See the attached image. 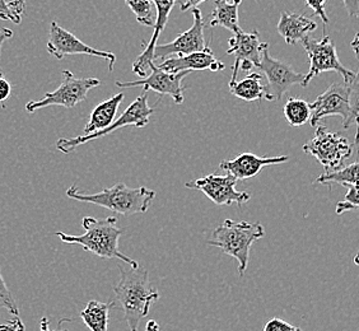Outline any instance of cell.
<instances>
[{"label": "cell", "instance_id": "7402d4cb", "mask_svg": "<svg viewBox=\"0 0 359 331\" xmlns=\"http://www.w3.org/2000/svg\"><path fill=\"white\" fill-rule=\"evenodd\" d=\"M229 92L246 102H255L266 97V86L259 73H249L240 82L229 83Z\"/></svg>", "mask_w": 359, "mask_h": 331}, {"label": "cell", "instance_id": "8fae6325", "mask_svg": "<svg viewBox=\"0 0 359 331\" xmlns=\"http://www.w3.org/2000/svg\"><path fill=\"white\" fill-rule=\"evenodd\" d=\"M193 13L194 23L191 27L185 32L180 34L173 41L162 45H156L154 48V60L163 62L170 56H184L199 53L210 48L209 43L205 41L204 36V27L205 23L203 20V14L199 8L191 9Z\"/></svg>", "mask_w": 359, "mask_h": 331}, {"label": "cell", "instance_id": "f1b7e54d", "mask_svg": "<svg viewBox=\"0 0 359 331\" xmlns=\"http://www.w3.org/2000/svg\"><path fill=\"white\" fill-rule=\"evenodd\" d=\"M0 20L20 25L22 17L14 11L13 8L11 7V4L8 3L7 0H0Z\"/></svg>", "mask_w": 359, "mask_h": 331}, {"label": "cell", "instance_id": "7a4b0ae2", "mask_svg": "<svg viewBox=\"0 0 359 331\" xmlns=\"http://www.w3.org/2000/svg\"><path fill=\"white\" fill-rule=\"evenodd\" d=\"M82 224L86 229L83 235H67L64 232H57L56 235L62 242L79 245L86 251L100 257L118 259L132 268H138V262L118 250V238L124 234V229L118 227V219L115 217H107L104 219L84 217Z\"/></svg>", "mask_w": 359, "mask_h": 331}, {"label": "cell", "instance_id": "d6986e66", "mask_svg": "<svg viewBox=\"0 0 359 331\" xmlns=\"http://www.w3.org/2000/svg\"><path fill=\"white\" fill-rule=\"evenodd\" d=\"M276 28L285 43L294 45L313 32L318 28V23L304 14L283 12Z\"/></svg>", "mask_w": 359, "mask_h": 331}, {"label": "cell", "instance_id": "f35d334b", "mask_svg": "<svg viewBox=\"0 0 359 331\" xmlns=\"http://www.w3.org/2000/svg\"><path fill=\"white\" fill-rule=\"evenodd\" d=\"M145 331H159V325L154 320H149L145 326Z\"/></svg>", "mask_w": 359, "mask_h": 331}, {"label": "cell", "instance_id": "ab89813d", "mask_svg": "<svg viewBox=\"0 0 359 331\" xmlns=\"http://www.w3.org/2000/svg\"><path fill=\"white\" fill-rule=\"evenodd\" d=\"M354 264H355V265H358L359 266V252L357 254V255L354 256Z\"/></svg>", "mask_w": 359, "mask_h": 331}, {"label": "cell", "instance_id": "e575fe53", "mask_svg": "<svg viewBox=\"0 0 359 331\" xmlns=\"http://www.w3.org/2000/svg\"><path fill=\"white\" fill-rule=\"evenodd\" d=\"M207 0H184L180 6V9L182 12H187V11H191L194 8H198L201 6V3H204Z\"/></svg>", "mask_w": 359, "mask_h": 331}, {"label": "cell", "instance_id": "44dd1931", "mask_svg": "<svg viewBox=\"0 0 359 331\" xmlns=\"http://www.w3.org/2000/svg\"><path fill=\"white\" fill-rule=\"evenodd\" d=\"M242 0H215V11L209 17V27L226 28L232 31L233 35L241 32L242 28L238 25V8Z\"/></svg>", "mask_w": 359, "mask_h": 331}, {"label": "cell", "instance_id": "cb8c5ba5", "mask_svg": "<svg viewBox=\"0 0 359 331\" xmlns=\"http://www.w3.org/2000/svg\"><path fill=\"white\" fill-rule=\"evenodd\" d=\"M284 116L290 126H302L311 120V104L298 97H290L283 107Z\"/></svg>", "mask_w": 359, "mask_h": 331}, {"label": "cell", "instance_id": "30bf717a", "mask_svg": "<svg viewBox=\"0 0 359 331\" xmlns=\"http://www.w3.org/2000/svg\"><path fill=\"white\" fill-rule=\"evenodd\" d=\"M268 79L266 97L265 100L271 102H278L283 98L285 92L293 86H302L304 76L290 67V64L278 60L269 54V46L264 48L262 62L259 67Z\"/></svg>", "mask_w": 359, "mask_h": 331}, {"label": "cell", "instance_id": "d6a6232c", "mask_svg": "<svg viewBox=\"0 0 359 331\" xmlns=\"http://www.w3.org/2000/svg\"><path fill=\"white\" fill-rule=\"evenodd\" d=\"M0 331H25V325L20 318H13L7 324L0 325Z\"/></svg>", "mask_w": 359, "mask_h": 331}, {"label": "cell", "instance_id": "8d00e7d4", "mask_svg": "<svg viewBox=\"0 0 359 331\" xmlns=\"http://www.w3.org/2000/svg\"><path fill=\"white\" fill-rule=\"evenodd\" d=\"M9 4L20 15L26 13V0H11Z\"/></svg>", "mask_w": 359, "mask_h": 331}, {"label": "cell", "instance_id": "484cf974", "mask_svg": "<svg viewBox=\"0 0 359 331\" xmlns=\"http://www.w3.org/2000/svg\"><path fill=\"white\" fill-rule=\"evenodd\" d=\"M125 4L135 14L139 25L145 27H154L156 14L152 0H125Z\"/></svg>", "mask_w": 359, "mask_h": 331}, {"label": "cell", "instance_id": "ffe728a7", "mask_svg": "<svg viewBox=\"0 0 359 331\" xmlns=\"http://www.w3.org/2000/svg\"><path fill=\"white\" fill-rule=\"evenodd\" d=\"M124 97V93L120 92L118 95L111 97L109 100H106L96 106L90 114V121L84 126V135L109 128L115 121L118 106L123 102Z\"/></svg>", "mask_w": 359, "mask_h": 331}, {"label": "cell", "instance_id": "4316f807", "mask_svg": "<svg viewBox=\"0 0 359 331\" xmlns=\"http://www.w3.org/2000/svg\"><path fill=\"white\" fill-rule=\"evenodd\" d=\"M351 46H352L353 51H354V54L357 56V59H358L359 62V32L355 34L354 36V39H353L352 43H351ZM351 84V90H352V104L353 109H354V112H355V115H357V118H358V123H357V130L359 129V65L358 69L355 72V74H354V78H353L352 82L349 83Z\"/></svg>", "mask_w": 359, "mask_h": 331}, {"label": "cell", "instance_id": "4fadbf2b", "mask_svg": "<svg viewBox=\"0 0 359 331\" xmlns=\"http://www.w3.org/2000/svg\"><path fill=\"white\" fill-rule=\"evenodd\" d=\"M236 184L237 179L229 173L224 176L212 173L205 177L187 182L185 187L199 190L217 205L237 204L241 208L242 204L251 199V195L248 191H237Z\"/></svg>", "mask_w": 359, "mask_h": 331}, {"label": "cell", "instance_id": "52a82bcc", "mask_svg": "<svg viewBox=\"0 0 359 331\" xmlns=\"http://www.w3.org/2000/svg\"><path fill=\"white\" fill-rule=\"evenodd\" d=\"M153 114H154V109L148 104V95L145 92L142 96L137 97L135 101L123 112V115L118 120H115L109 128H106L104 130L95 131L92 134H87V135L82 134L76 138L59 139L56 143V148H57V151H60L64 154H68V153L76 151L79 145L86 144L95 139L106 137L111 133L125 128V126L144 128L145 125L149 123V119Z\"/></svg>", "mask_w": 359, "mask_h": 331}, {"label": "cell", "instance_id": "603a6c76", "mask_svg": "<svg viewBox=\"0 0 359 331\" xmlns=\"http://www.w3.org/2000/svg\"><path fill=\"white\" fill-rule=\"evenodd\" d=\"M114 304V302L102 304L98 301H90L86 309L81 312V318L90 331H107L110 310Z\"/></svg>", "mask_w": 359, "mask_h": 331}, {"label": "cell", "instance_id": "5b68a950", "mask_svg": "<svg viewBox=\"0 0 359 331\" xmlns=\"http://www.w3.org/2000/svg\"><path fill=\"white\" fill-rule=\"evenodd\" d=\"M302 151L318 159L324 167L325 173H329L343 167L346 159L352 157L353 145L346 137L320 125L315 137L304 143Z\"/></svg>", "mask_w": 359, "mask_h": 331}, {"label": "cell", "instance_id": "9a60e30c", "mask_svg": "<svg viewBox=\"0 0 359 331\" xmlns=\"http://www.w3.org/2000/svg\"><path fill=\"white\" fill-rule=\"evenodd\" d=\"M269 46L268 42L262 41L257 29L251 32L241 31L235 34L228 40L227 55L235 56V64L232 68V78L229 83H235L243 62H250L254 67L259 68L262 62L264 48Z\"/></svg>", "mask_w": 359, "mask_h": 331}, {"label": "cell", "instance_id": "8992f818", "mask_svg": "<svg viewBox=\"0 0 359 331\" xmlns=\"http://www.w3.org/2000/svg\"><path fill=\"white\" fill-rule=\"evenodd\" d=\"M312 115L310 124L316 125L324 118L340 116L343 119V128L349 129L351 125L358 123L352 104L351 84L344 79L341 82L332 83V86L321 93L311 104Z\"/></svg>", "mask_w": 359, "mask_h": 331}, {"label": "cell", "instance_id": "74e56055", "mask_svg": "<svg viewBox=\"0 0 359 331\" xmlns=\"http://www.w3.org/2000/svg\"><path fill=\"white\" fill-rule=\"evenodd\" d=\"M62 321L64 320H62L60 321V324H59V327L56 329L55 331H68V330H64L62 327ZM40 331H51L50 330V323H48V318H46V316H43V318H41V321H40Z\"/></svg>", "mask_w": 359, "mask_h": 331}, {"label": "cell", "instance_id": "e0dca14e", "mask_svg": "<svg viewBox=\"0 0 359 331\" xmlns=\"http://www.w3.org/2000/svg\"><path fill=\"white\" fill-rule=\"evenodd\" d=\"M290 161L288 156L279 157H257L254 153H241L238 157L231 161H222L219 168L232 175L237 181L255 177L257 173L266 166L280 165Z\"/></svg>", "mask_w": 359, "mask_h": 331}, {"label": "cell", "instance_id": "d590c367", "mask_svg": "<svg viewBox=\"0 0 359 331\" xmlns=\"http://www.w3.org/2000/svg\"><path fill=\"white\" fill-rule=\"evenodd\" d=\"M12 36H13V31H11L9 28H1V29H0V54H1L3 43L7 41V40H9ZM0 76H4L1 67H0Z\"/></svg>", "mask_w": 359, "mask_h": 331}, {"label": "cell", "instance_id": "ac0fdd59", "mask_svg": "<svg viewBox=\"0 0 359 331\" xmlns=\"http://www.w3.org/2000/svg\"><path fill=\"white\" fill-rule=\"evenodd\" d=\"M159 69L170 72V73H179L184 70L189 72H201V70H210V72H222L226 69L224 62H219L215 58L212 48H209L204 51L193 53L189 55L170 56L163 62L158 64Z\"/></svg>", "mask_w": 359, "mask_h": 331}, {"label": "cell", "instance_id": "ba28073f", "mask_svg": "<svg viewBox=\"0 0 359 331\" xmlns=\"http://www.w3.org/2000/svg\"><path fill=\"white\" fill-rule=\"evenodd\" d=\"M98 86H101V81L97 78H76L69 70H62V82L59 88L54 92H48L42 100L29 101L26 104V111L34 114L48 106L73 109L79 102L86 101L88 92Z\"/></svg>", "mask_w": 359, "mask_h": 331}, {"label": "cell", "instance_id": "4dcf8cb0", "mask_svg": "<svg viewBox=\"0 0 359 331\" xmlns=\"http://www.w3.org/2000/svg\"><path fill=\"white\" fill-rule=\"evenodd\" d=\"M304 1H306L307 7L311 8L313 14L321 18L324 25H327L330 22L327 14H326V11H325V6H326L327 0H304Z\"/></svg>", "mask_w": 359, "mask_h": 331}, {"label": "cell", "instance_id": "7c38bea8", "mask_svg": "<svg viewBox=\"0 0 359 331\" xmlns=\"http://www.w3.org/2000/svg\"><path fill=\"white\" fill-rule=\"evenodd\" d=\"M48 53L50 55L56 58L57 60H62L68 55H90L102 58L109 62L110 72H114V67L116 62L115 54L90 48L83 41H81L72 32L67 31L65 28L60 27L55 21L51 22V25H50Z\"/></svg>", "mask_w": 359, "mask_h": 331}, {"label": "cell", "instance_id": "277c9868", "mask_svg": "<svg viewBox=\"0 0 359 331\" xmlns=\"http://www.w3.org/2000/svg\"><path fill=\"white\" fill-rule=\"evenodd\" d=\"M265 229L260 222H235L226 219L215 228L208 240L209 246L221 248L226 255L235 257L238 262V273L243 276L249 266L250 250L254 242L263 238Z\"/></svg>", "mask_w": 359, "mask_h": 331}, {"label": "cell", "instance_id": "9c48e42d", "mask_svg": "<svg viewBox=\"0 0 359 331\" xmlns=\"http://www.w3.org/2000/svg\"><path fill=\"white\" fill-rule=\"evenodd\" d=\"M304 50L310 59V69L304 76L302 87H307L312 79L324 72H337L346 82L351 83L354 78V72L346 69L339 59L337 48L327 35L321 39H312L307 36L302 40Z\"/></svg>", "mask_w": 359, "mask_h": 331}, {"label": "cell", "instance_id": "3957f363", "mask_svg": "<svg viewBox=\"0 0 359 331\" xmlns=\"http://www.w3.org/2000/svg\"><path fill=\"white\" fill-rule=\"evenodd\" d=\"M67 196L76 201L106 208L114 213L133 215L145 213L149 209L151 203L156 198V191L144 187L132 189L126 187L124 182H118L96 194L82 193L79 187L73 185L67 190Z\"/></svg>", "mask_w": 359, "mask_h": 331}, {"label": "cell", "instance_id": "60d3db41", "mask_svg": "<svg viewBox=\"0 0 359 331\" xmlns=\"http://www.w3.org/2000/svg\"><path fill=\"white\" fill-rule=\"evenodd\" d=\"M355 144H359V129L355 133Z\"/></svg>", "mask_w": 359, "mask_h": 331}, {"label": "cell", "instance_id": "5bb4252c", "mask_svg": "<svg viewBox=\"0 0 359 331\" xmlns=\"http://www.w3.org/2000/svg\"><path fill=\"white\" fill-rule=\"evenodd\" d=\"M191 72L184 70L179 73H170L159 69L158 67L153 62L151 65V73L145 76L144 79L133 81V82H116L118 88H134V87H143V92L154 90L161 96L167 95L171 97L175 104H184V92L187 87L182 86V79L189 76Z\"/></svg>", "mask_w": 359, "mask_h": 331}, {"label": "cell", "instance_id": "836d02e7", "mask_svg": "<svg viewBox=\"0 0 359 331\" xmlns=\"http://www.w3.org/2000/svg\"><path fill=\"white\" fill-rule=\"evenodd\" d=\"M349 17L359 18V0H343Z\"/></svg>", "mask_w": 359, "mask_h": 331}, {"label": "cell", "instance_id": "f546056e", "mask_svg": "<svg viewBox=\"0 0 359 331\" xmlns=\"http://www.w3.org/2000/svg\"><path fill=\"white\" fill-rule=\"evenodd\" d=\"M264 331H302L298 326L290 324L282 318H271L268 324L265 325Z\"/></svg>", "mask_w": 359, "mask_h": 331}, {"label": "cell", "instance_id": "d4e9b609", "mask_svg": "<svg viewBox=\"0 0 359 331\" xmlns=\"http://www.w3.org/2000/svg\"><path fill=\"white\" fill-rule=\"evenodd\" d=\"M359 181V161L354 162L352 165L340 167L337 171L332 173H323L318 177L316 182L323 185H332L339 184L341 187H351L357 184Z\"/></svg>", "mask_w": 359, "mask_h": 331}, {"label": "cell", "instance_id": "1f68e13d", "mask_svg": "<svg viewBox=\"0 0 359 331\" xmlns=\"http://www.w3.org/2000/svg\"><path fill=\"white\" fill-rule=\"evenodd\" d=\"M12 93V86L8 82L7 78L4 76H0V104L4 106V102L7 101Z\"/></svg>", "mask_w": 359, "mask_h": 331}, {"label": "cell", "instance_id": "6da1fadb", "mask_svg": "<svg viewBox=\"0 0 359 331\" xmlns=\"http://www.w3.org/2000/svg\"><path fill=\"white\" fill-rule=\"evenodd\" d=\"M120 281L114 287L115 296L124 311V320L130 331H138L139 323L147 318L153 302L159 293L152 288L148 281V271L144 266L125 270L118 265Z\"/></svg>", "mask_w": 359, "mask_h": 331}, {"label": "cell", "instance_id": "2e32d148", "mask_svg": "<svg viewBox=\"0 0 359 331\" xmlns=\"http://www.w3.org/2000/svg\"><path fill=\"white\" fill-rule=\"evenodd\" d=\"M156 11H157V17H156V25H154V31H153L152 37L145 45L143 53L137 58V60L133 64V72L137 76L145 78L151 72V65L154 62V48L158 41L159 36L162 31L166 27L168 22V15L171 13L172 8L176 4V0H152Z\"/></svg>", "mask_w": 359, "mask_h": 331}, {"label": "cell", "instance_id": "83f0119b", "mask_svg": "<svg viewBox=\"0 0 359 331\" xmlns=\"http://www.w3.org/2000/svg\"><path fill=\"white\" fill-rule=\"evenodd\" d=\"M0 309H6L13 318H20V309L14 299L13 295L8 290L7 284L1 276L0 269Z\"/></svg>", "mask_w": 359, "mask_h": 331}]
</instances>
